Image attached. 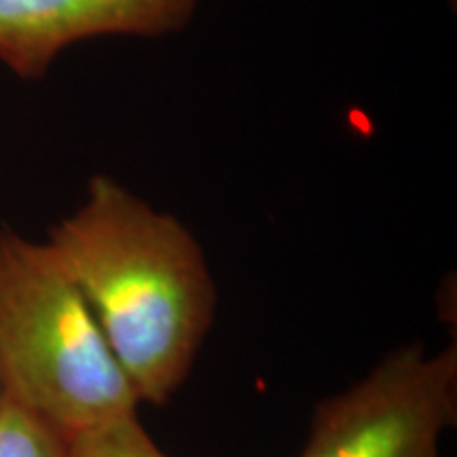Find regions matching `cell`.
<instances>
[{
	"mask_svg": "<svg viewBox=\"0 0 457 457\" xmlns=\"http://www.w3.org/2000/svg\"><path fill=\"white\" fill-rule=\"evenodd\" d=\"M0 379L4 396L68 436L140 403L54 248L9 228L0 233Z\"/></svg>",
	"mask_w": 457,
	"mask_h": 457,
	"instance_id": "7a4b0ae2",
	"label": "cell"
},
{
	"mask_svg": "<svg viewBox=\"0 0 457 457\" xmlns=\"http://www.w3.org/2000/svg\"><path fill=\"white\" fill-rule=\"evenodd\" d=\"M457 421V350L421 341L387 353L350 390L316 404L299 457H441Z\"/></svg>",
	"mask_w": 457,
	"mask_h": 457,
	"instance_id": "3957f363",
	"label": "cell"
},
{
	"mask_svg": "<svg viewBox=\"0 0 457 457\" xmlns=\"http://www.w3.org/2000/svg\"><path fill=\"white\" fill-rule=\"evenodd\" d=\"M195 7L197 0H0V60L21 77H41L71 43L176 32Z\"/></svg>",
	"mask_w": 457,
	"mask_h": 457,
	"instance_id": "277c9868",
	"label": "cell"
},
{
	"mask_svg": "<svg viewBox=\"0 0 457 457\" xmlns=\"http://www.w3.org/2000/svg\"><path fill=\"white\" fill-rule=\"evenodd\" d=\"M0 457H71V436L34 411L3 396Z\"/></svg>",
	"mask_w": 457,
	"mask_h": 457,
	"instance_id": "5b68a950",
	"label": "cell"
},
{
	"mask_svg": "<svg viewBox=\"0 0 457 457\" xmlns=\"http://www.w3.org/2000/svg\"><path fill=\"white\" fill-rule=\"evenodd\" d=\"M4 396V390H3V379H0V400Z\"/></svg>",
	"mask_w": 457,
	"mask_h": 457,
	"instance_id": "52a82bcc",
	"label": "cell"
},
{
	"mask_svg": "<svg viewBox=\"0 0 457 457\" xmlns=\"http://www.w3.org/2000/svg\"><path fill=\"white\" fill-rule=\"evenodd\" d=\"M71 457H168L142 428L138 415L128 413L71 436Z\"/></svg>",
	"mask_w": 457,
	"mask_h": 457,
	"instance_id": "8992f818",
	"label": "cell"
},
{
	"mask_svg": "<svg viewBox=\"0 0 457 457\" xmlns=\"http://www.w3.org/2000/svg\"><path fill=\"white\" fill-rule=\"evenodd\" d=\"M98 320L140 400L162 407L185 384L212 327L216 288L191 231L108 176L49 242Z\"/></svg>",
	"mask_w": 457,
	"mask_h": 457,
	"instance_id": "6da1fadb",
	"label": "cell"
}]
</instances>
